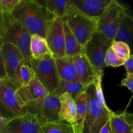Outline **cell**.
I'll return each mask as SVG.
<instances>
[{
  "label": "cell",
  "instance_id": "6da1fadb",
  "mask_svg": "<svg viewBox=\"0 0 133 133\" xmlns=\"http://www.w3.org/2000/svg\"><path fill=\"white\" fill-rule=\"evenodd\" d=\"M31 35L45 38L54 16L38 1L20 0L10 14Z\"/></svg>",
  "mask_w": 133,
  "mask_h": 133
},
{
  "label": "cell",
  "instance_id": "7a4b0ae2",
  "mask_svg": "<svg viewBox=\"0 0 133 133\" xmlns=\"http://www.w3.org/2000/svg\"><path fill=\"white\" fill-rule=\"evenodd\" d=\"M31 36L10 14H3L1 34L3 43L12 44L16 47L23 55L27 65L32 58L30 51Z\"/></svg>",
  "mask_w": 133,
  "mask_h": 133
},
{
  "label": "cell",
  "instance_id": "3957f363",
  "mask_svg": "<svg viewBox=\"0 0 133 133\" xmlns=\"http://www.w3.org/2000/svg\"><path fill=\"white\" fill-rule=\"evenodd\" d=\"M62 20L67 23L73 35L84 48L97 29V19L83 14L70 3V0L68 11Z\"/></svg>",
  "mask_w": 133,
  "mask_h": 133
},
{
  "label": "cell",
  "instance_id": "277c9868",
  "mask_svg": "<svg viewBox=\"0 0 133 133\" xmlns=\"http://www.w3.org/2000/svg\"><path fill=\"white\" fill-rule=\"evenodd\" d=\"M127 12L124 5L116 0H110L102 14L97 18V32H100L110 43L115 38L120 23Z\"/></svg>",
  "mask_w": 133,
  "mask_h": 133
},
{
  "label": "cell",
  "instance_id": "5b68a950",
  "mask_svg": "<svg viewBox=\"0 0 133 133\" xmlns=\"http://www.w3.org/2000/svg\"><path fill=\"white\" fill-rule=\"evenodd\" d=\"M86 92L88 96V107L82 133H99L114 112H109L100 103L96 96L94 83L87 87Z\"/></svg>",
  "mask_w": 133,
  "mask_h": 133
},
{
  "label": "cell",
  "instance_id": "8992f818",
  "mask_svg": "<svg viewBox=\"0 0 133 133\" xmlns=\"http://www.w3.org/2000/svg\"><path fill=\"white\" fill-rule=\"evenodd\" d=\"M28 66L35 72L36 78L40 82L49 94H52L60 83L55 58L51 55L45 56L40 59L31 58Z\"/></svg>",
  "mask_w": 133,
  "mask_h": 133
},
{
  "label": "cell",
  "instance_id": "52a82bcc",
  "mask_svg": "<svg viewBox=\"0 0 133 133\" xmlns=\"http://www.w3.org/2000/svg\"><path fill=\"white\" fill-rule=\"evenodd\" d=\"M111 44L102 34L96 31L84 47V55L96 74L103 73L104 70L107 68L105 58Z\"/></svg>",
  "mask_w": 133,
  "mask_h": 133
},
{
  "label": "cell",
  "instance_id": "ba28073f",
  "mask_svg": "<svg viewBox=\"0 0 133 133\" xmlns=\"http://www.w3.org/2000/svg\"><path fill=\"white\" fill-rule=\"evenodd\" d=\"M26 107L41 125L60 121V101L57 96L49 94L42 99L27 104Z\"/></svg>",
  "mask_w": 133,
  "mask_h": 133
},
{
  "label": "cell",
  "instance_id": "9c48e42d",
  "mask_svg": "<svg viewBox=\"0 0 133 133\" xmlns=\"http://www.w3.org/2000/svg\"><path fill=\"white\" fill-rule=\"evenodd\" d=\"M18 88L8 79H0V101L6 110L14 117L22 116L29 112L18 95Z\"/></svg>",
  "mask_w": 133,
  "mask_h": 133
},
{
  "label": "cell",
  "instance_id": "30bf717a",
  "mask_svg": "<svg viewBox=\"0 0 133 133\" xmlns=\"http://www.w3.org/2000/svg\"><path fill=\"white\" fill-rule=\"evenodd\" d=\"M4 66L6 77L9 80L20 87V69L26 61L20 51L14 45L8 43H3L1 46Z\"/></svg>",
  "mask_w": 133,
  "mask_h": 133
},
{
  "label": "cell",
  "instance_id": "8fae6325",
  "mask_svg": "<svg viewBox=\"0 0 133 133\" xmlns=\"http://www.w3.org/2000/svg\"><path fill=\"white\" fill-rule=\"evenodd\" d=\"M45 40L51 56L55 59L66 56L64 32L62 19L55 18L47 32Z\"/></svg>",
  "mask_w": 133,
  "mask_h": 133
},
{
  "label": "cell",
  "instance_id": "7c38bea8",
  "mask_svg": "<svg viewBox=\"0 0 133 133\" xmlns=\"http://www.w3.org/2000/svg\"><path fill=\"white\" fill-rule=\"evenodd\" d=\"M5 133H42L41 124L32 113L10 119Z\"/></svg>",
  "mask_w": 133,
  "mask_h": 133
},
{
  "label": "cell",
  "instance_id": "4fadbf2b",
  "mask_svg": "<svg viewBox=\"0 0 133 133\" xmlns=\"http://www.w3.org/2000/svg\"><path fill=\"white\" fill-rule=\"evenodd\" d=\"M18 94L25 106L30 103L42 99L50 94L36 77L26 87H19Z\"/></svg>",
  "mask_w": 133,
  "mask_h": 133
},
{
  "label": "cell",
  "instance_id": "5bb4252c",
  "mask_svg": "<svg viewBox=\"0 0 133 133\" xmlns=\"http://www.w3.org/2000/svg\"><path fill=\"white\" fill-rule=\"evenodd\" d=\"M110 0H70V3L88 16L97 19Z\"/></svg>",
  "mask_w": 133,
  "mask_h": 133
},
{
  "label": "cell",
  "instance_id": "9a60e30c",
  "mask_svg": "<svg viewBox=\"0 0 133 133\" xmlns=\"http://www.w3.org/2000/svg\"><path fill=\"white\" fill-rule=\"evenodd\" d=\"M81 83L85 87L94 83L96 74L84 53L71 57Z\"/></svg>",
  "mask_w": 133,
  "mask_h": 133
},
{
  "label": "cell",
  "instance_id": "2e32d148",
  "mask_svg": "<svg viewBox=\"0 0 133 133\" xmlns=\"http://www.w3.org/2000/svg\"><path fill=\"white\" fill-rule=\"evenodd\" d=\"M55 61L61 80L81 83L72 58L65 56L56 58Z\"/></svg>",
  "mask_w": 133,
  "mask_h": 133
},
{
  "label": "cell",
  "instance_id": "e0dca14e",
  "mask_svg": "<svg viewBox=\"0 0 133 133\" xmlns=\"http://www.w3.org/2000/svg\"><path fill=\"white\" fill-rule=\"evenodd\" d=\"M110 133H132L133 124L132 115L125 111L121 114H112L109 118Z\"/></svg>",
  "mask_w": 133,
  "mask_h": 133
},
{
  "label": "cell",
  "instance_id": "ac0fdd59",
  "mask_svg": "<svg viewBox=\"0 0 133 133\" xmlns=\"http://www.w3.org/2000/svg\"><path fill=\"white\" fill-rule=\"evenodd\" d=\"M60 101L59 120L67 122L73 126L76 117V105L75 101L68 94H63L58 97Z\"/></svg>",
  "mask_w": 133,
  "mask_h": 133
},
{
  "label": "cell",
  "instance_id": "d6986e66",
  "mask_svg": "<svg viewBox=\"0 0 133 133\" xmlns=\"http://www.w3.org/2000/svg\"><path fill=\"white\" fill-rule=\"evenodd\" d=\"M75 103L76 105V117L72 127L75 133H82L88 107V96L86 91L77 97Z\"/></svg>",
  "mask_w": 133,
  "mask_h": 133
},
{
  "label": "cell",
  "instance_id": "ffe728a7",
  "mask_svg": "<svg viewBox=\"0 0 133 133\" xmlns=\"http://www.w3.org/2000/svg\"><path fill=\"white\" fill-rule=\"evenodd\" d=\"M87 88V87L79 82L61 80L57 88L51 94L58 97L63 94H68L75 101L79 95L85 92Z\"/></svg>",
  "mask_w": 133,
  "mask_h": 133
},
{
  "label": "cell",
  "instance_id": "44dd1931",
  "mask_svg": "<svg viewBox=\"0 0 133 133\" xmlns=\"http://www.w3.org/2000/svg\"><path fill=\"white\" fill-rule=\"evenodd\" d=\"M133 32V18L127 12L120 23L114 41L123 42L132 48Z\"/></svg>",
  "mask_w": 133,
  "mask_h": 133
},
{
  "label": "cell",
  "instance_id": "7402d4cb",
  "mask_svg": "<svg viewBox=\"0 0 133 133\" xmlns=\"http://www.w3.org/2000/svg\"><path fill=\"white\" fill-rule=\"evenodd\" d=\"M63 29L65 38V54L66 57L71 58L74 56L84 53V48L79 44L73 35L66 22H63Z\"/></svg>",
  "mask_w": 133,
  "mask_h": 133
},
{
  "label": "cell",
  "instance_id": "603a6c76",
  "mask_svg": "<svg viewBox=\"0 0 133 133\" xmlns=\"http://www.w3.org/2000/svg\"><path fill=\"white\" fill-rule=\"evenodd\" d=\"M30 51L31 57L35 59H40L47 55H51L45 38L36 35L31 36Z\"/></svg>",
  "mask_w": 133,
  "mask_h": 133
},
{
  "label": "cell",
  "instance_id": "cb8c5ba5",
  "mask_svg": "<svg viewBox=\"0 0 133 133\" xmlns=\"http://www.w3.org/2000/svg\"><path fill=\"white\" fill-rule=\"evenodd\" d=\"M43 5L53 14L55 18L64 19L70 6V0H46Z\"/></svg>",
  "mask_w": 133,
  "mask_h": 133
},
{
  "label": "cell",
  "instance_id": "d4e9b609",
  "mask_svg": "<svg viewBox=\"0 0 133 133\" xmlns=\"http://www.w3.org/2000/svg\"><path fill=\"white\" fill-rule=\"evenodd\" d=\"M42 133H75L71 125L61 121L41 125Z\"/></svg>",
  "mask_w": 133,
  "mask_h": 133
},
{
  "label": "cell",
  "instance_id": "484cf974",
  "mask_svg": "<svg viewBox=\"0 0 133 133\" xmlns=\"http://www.w3.org/2000/svg\"><path fill=\"white\" fill-rule=\"evenodd\" d=\"M103 77V73H99L96 74L95 79H94V85L95 88V92H96V96L98 99L100 103L103 105L104 108L107 110L109 112L113 113L114 112L110 110V108L107 105L105 101V96L103 94V91L102 88V81Z\"/></svg>",
  "mask_w": 133,
  "mask_h": 133
},
{
  "label": "cell",
  "instance_id": "4316f807",
  "mask_svg": "<svg viewBox=\"0 0 133 133\" xmlns=\"http://www.w3.org/2000/svg\"><path fill=\"white\" fill-rule=\"evenodd\" d=\"M110 48L117 57L123 61L127 59L131 55L130 47L128 44L123 42L114 41L110 45Z\"/></svg>",
  "mask_w": 133,
  "mask_h": 133
},
{
  "label": "cell",
  "instance_id": "83f0119b",
  "mask_svg": "<svg viewBox=\"0 0 133 133\" xmlns=\"http://www.w3.org/2000/svg\"><path fill=\"white\" fill-rule=\"evenodd\" d=\"M36 77L35 72L30 66L25 64L20 69V87H26Z\"/></svg>",
  "mask_w": 133,
  "mask_h": 133
},
{
  "label": "cell",
  "instance_id": "f1b7e54d",
  "mask_svg": "<svg viewBox=\"0 0 133 133\" xmlns=\"http://www.w3.org/2000/svg\"><path fill=\"white\" fill-rule=\"evenodd\" d=\"M125 61L120 59L116 55L111 48H109L106 53L105 58V64L106 67L111 66L113 68H118L124 64Z\"/></svg>",
  "mask_w": 133,
  "mask_h": 133
},
{
  "label": "cell",
  "instance_id": "f546056e",
  "mask_svg": "<svg viewBox=\"0 0 133 133\" xmlns=\"http://www.w3.org/2000/svg\"><path fill=\"white\" fill-rule=\"evenodd\" d=\"M20 0H0V12L3 14H10Z\"/></svg>",
  "mask_w": 133,
  "mask_h": 133
},
{
  "label": "cell",
  "instance_id": "4dcf8cb0",
  "mask_svg": "<svg viewBox=\"0 0 133 133\" xmlns=\"http://www.w3.org/2000/svg\"><path fill=\"white\" fill-rule=\"evenodd\" d=\"M120 86L127 87L131 92H133V74H127V77L121 81Z\"/></svg>",
  "mask_w": 133,
  "mask_h": 133
},
{
  "label": "cell",
  "instance_id": "1f68e13d",
  "mask_svg": "<svg viewBox=\"0 0 133 133\" xmlns=\"http://www.w3.org/2000/svg\"><path fill=\"white\" fill-rule=\"evenodd\" d=\"M3 41L1 38H0V79H5L7 78L5 71V66H4L3 58L2 51H1V46H2Z\"/></svg>",
  "mask_w": 133,
  "mask_h": 133
},
{
  "label": "cell",
  "instance_id": "d6a6232c",
  "mask_svg": "<svg viewBox=\"0 0 133 133\" xmlns=\"http://www.w3.org/2000/svg\"><path fill=\"white\" fill-rule=\"evenodd\" d=\"M123 66L127 71V74H133V55L132 54L125 61Z\"/></svg>",
  "mask_w": 133,
  "mask_h": 133
},
{
  "label": "cell",
  "instance_id": "836d02e7",
  "mask_svg": "<svg viewBox=\"0 0 133 133\" xmlns=\"http://www.w3.org/2000/svg\"><path fill=\"white\" fill-rule=\"evenodd\" d=\"M0 117L5 118H9V119H12V118H14L12 114H10L7 110H6L4 106L3 105L2 103L0 101Z\"/></svg>",
  "mask_w": 133,
  "mask_h": 133
},
{
  "label": "cell",
  "instance_id": "e575fe53",
  "mask_svg": "<svg viewBox=\"0 0 133 133\" xmlns=\"http://www.w3.org/2000/svg\"><path fill=\"white\" fill-rule=\"evenodd\" d=\"M10 119L0 117V133H5L6 127Z\"/></svg>",
  "mask_w": 133,
  "mask_h": 133
},
{
  "label": "cell",
  "instance_id": "d590c367",
  "mask_svg": "<svg viewBox=\"0 0 133 133\" xmlns=\"http://www.w3.org/2000/svg\"><path fill=\"white\" fill-rule=\"evenodd\" d=\"M99 133H110V121H108L103 127L100 129Z\"/></svg>",
  "mask_w": 133,
  "mask_h": 133
},
{
  "label": "cell",
  "instance_id": "8d00e7d4",
  "mask_svg": "<svg viewBox=\"0 0 133 133\" xmlns=\"http://www.w3.org/2000/svg\"><path fill=\"white\" fill-rule=\"evenodd\" d=\"M3 14L0 12V38H1V30H2V26H3Z\"/></svg>",
  "mask_w": 133,
  "mask_h": 133
},
{
  "label": "cell",
  "instance_id": "74e56055",
  "mask_svg": "<svg viewBox=\"0 0 133 133\" xmlns=\"http://www.w3.org/2000/svg\"><path fill=\"white\" fill-rule=\"evenodd\" d=\"M132 133H133V132H132Z\"/></svg>",
  "mask_w": 133,
  "mask_h": 133
}]
</instances>
